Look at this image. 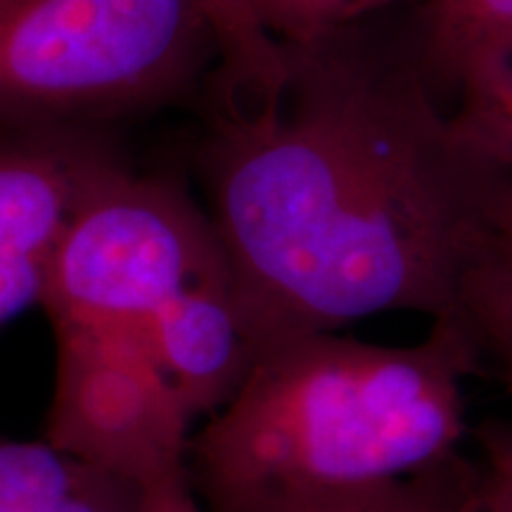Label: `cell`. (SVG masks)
<instances>
[{
	"label": "cell",
	"mask_w": 512,
	"mask_h": 512,
	"mask_svg": "<svg viewBox=\"0 0 512 512\" xmlns=\"http://www.w3.org/2000/svg\"><path fill=\"white\" fill-rule=\"evenodd\" d=\"M285 46L280 86L211 95L197 166L254 356L394 311H453L486 159L408 43Z\"/></svg>",
	"instance_id": "6da1fadb"
},
{
	"label": "cell",
	"mask_w": 512,
	"mask_h": 512,
	"mask_svg": "<svg viewBox=\"0 0 512 512\" xmlns=\"http://www.w3.org/2000/svg\"><path fill=\"white\" fill-rule=\"evenodd\" d=\"M482 375L456 320L413 347L316 332L275 342L190 439L207 512L356 498L458 456L463 384Z\"/></svg>",
	"instance_id": "7a4b0ae2"
},
{
	"label": "cell",
	"mask_w": 512,
	"mask_h": 512,
	"mask_svg": "<svg viewBox=\"0 0 512 512\" xmlns=\"http://www.w3.org/2000/svg\"><path fill=\"white\" fill-rule=\"evenodd\" d=\"M219 69L200 0H0V131H93L181 105Z\"/></svg>",
	"instance_id": "3957f363"
},
{
	"label": "cell",
	"mask_w": 512,
	"mask_h": 512,
	"mask_svg": "<svg viewBox=\"0 0 512 512\" xmlns=\"http://www.w3.org/2000/svg\"><path fill=\"white\" fill-rule=\"evenodd\" d=\"M233 278L209 214L176 183L117 162L69 223L41 306L50 323L147 332L192 290Z\"/></svg>",
	"instance_id": "277c9868"
},
{
	"label": "cell",
	"mask_w": 512,
	"mask_h": 512,
	"mask_svg": "<svg viewBox=\"0 0 512 512\" xmlns=\"http://www.w3.org/2000/svg\"><path fill=\"white\" fill-rule=\"evenodd\" d=\"M48 441L126 482L188 477L192 415L138 335L57 323Z\"/></svg>",
	"instance_id": "5b68a950"
},
{
	"label": "cell",
	"mask_w": 512,
	"mask_h": 512,
	"mask_svg": "<svg viewBox=\"0 0 512 512\" xmlns=\"http://www.w3.org/2000/svg\"><path fill=\"white\" fill-rule=\"evenodd\" d=\"M119 159L88 128L0 138V330L43 302L76 211Z\"/></svg>",
	"instance_id": "8992f818"
},
{
	"label": "cell",
	"mask_w": 512,
	"mask_h": 512,
	"mask_svg": "<svg viewBox=\"0 0 512 512\" xmlns=\"http://www.w3.org/2000/svg\"><path fill=\"white\" fill-rule=\"evenodd\" d=\"M489 162V159H486ZM458 261L451 320L512 392V169L489 162Z\"/></svg>",
	"instance_id": "52a82bcc"
},
{
	"label": "cell",
	"mask_w": 512,
	"mask_h": 512,
	"mask_svg": "<svg viewBox=\"0 0 512 512\" xmlns=\"http://www.w3.org/2000/svg\"><path fill=\"white\" fill-rule=\"evenodd\" d=\"M143 489L50 441L0 439V512H138Z\"/></svg>",
	"instance_id": "ba28073f"
},
{
	"label": "cell",
	"mask_w": 512,
	"mask_h": 512,
	"mask_svg": "<svg viewBox=\"0 0 512 512\" xmlns=\"http://www.w3.org/2000/svg\"><path fill=\"white\" fill-rule=\"evenodd\" d=\"M406 43L444 102L467 69L512 46V0H427Z\"/></svg>",
	"instance_id": "9c48e42d"
},
{
	"label": "cell",
	"mask_w": 512,
	"mask_h": 512,
	"mask_svg": "<svg viewBox=\"0 0 512 512\" xmlns=\"http://www.w3.org/2000/svg\"><path fill=\"white\" fill-rule=\"evenodd\" d=\"M219 36L221 69L211 91L223 98H261L285 76V46L261 29L247 0H200Z\"/></svg>",
	"instance_id": "30bf717a"
},
{
	"label": "cell",
	"mask_w": 512,
	"mask_h": 512,
	"mask_svg": "<svg viewBox=\"0 0 512 512\" xmlns=\"http://www.w3.org/2000/svg\"><path fill=\"white\" fill-rule=\"evenodd\" d=\"M446 102L465 145L512 169V46L467 69Z\"/></svg>",
	"instance_id": "8fae6325"
},
{
	"label": "cell",
	"mask_w": 512,
	"mask_h": 512,
	"mask_svg": "<svg viewBox=\"0 0 512 512\" xmlns=\"http://www.w3.org/2000/svg\"><path fill=\"white\" fill-rule=\"evenodd\" d=\"M271 512H482V508L477 494V470L453 456L406 482L384 486L370 494Z\"/></svg>",
	"instance_id": "7c38bea8"
},
{
	"label": "cell",
	"mask_w": 512,
	"mask_h": 512,
	"mask_svg": "<svg viewBox=\"0 0 512 512\" xmlns=\"http://www.w3.org/2000/svg\"><path fill=\"white\" fill-rule=\"evenodd\" d=\"M406 3L427 0H247L261 29L283 46H306Z\"/></svg>",
	"instance_id": "4fadbf2b"
},
{
	"label": "cell",
	"mask_w": 512,
	"mask_h": 512,
	"mask_svg": "<svg viewBox=\"0 0 512 512\" xmlns=\"http://www.w3.org/2000/svg\"><path fill=\"white\" fill-rule=\"evenodd\" d=\"M482 453L477 494L482 512H512V422L484 420L475 430Z\"/></svg>",
	"instance_id": "5bb4252c"
},
{
	"label": "cell",
	"mask_w": 512,
	"mask_h": 512,
	"mask_svg": "<svg viewBox=\"0 0 512 512\" xmlns=\"http://www.w3.org/2000/svg\"><path fill=\"white\" fill-rule=\"evenodd\" d=\"M138 512H207L190 489V477L143 489Z\"/></svg>",
	"instance_id": "9a60e30c"
}]
</instances>
